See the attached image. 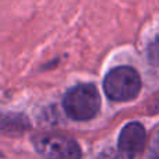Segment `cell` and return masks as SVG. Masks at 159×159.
<instances>
[{"label": "cell", "mask_w": 159, "mask_h": 159, "mask_svg": "<svg viewBox=\"0 0 159 159\" xmlns=\"http://www.w3.org/2000/svg\"><path fill=\"white\" fill-rule=\"evenodd\" d=\"M141 89V78L134 69L127 66L116 67L107 73L103 81V91L107 98L116 102L131 101Z\"/></svg>", "instance_id": "cell-2"}, {"label": "cell", "mask_w": 159, "mask_h": 159, "mask_svg": "<svg viewBox=\"0 0 159 159\" xmlns=\"http://www.w3.org/2000/svg\"><path fill=\"white\" fill-rule=\"evenodd\" d=\"M147 133L143 124L133 121L129 123L119 135V152L123 159H134L141 154L145 145Z\"/></svg>", "instance_id": "cell-4"}, {"label": "cell", "mask_w": 159, "mask_h": 159, "mask_svg": "<svg viewBox=\"0 0 159 159\" xmlns=\"http://www.w3.org/2000/svg\"><path fill=\"white\" fill-rule=\"evenodd\" d=\"M63 106L67 116L73 120H89L101 109V96L93 84H78L67 91Z\"/></svg>", "instance_id": "cell-1"}, {"label": "cell", "mask_w": 159, "mask_h": 159, "mask_svg": "<svg viewBox=\"0 0 159 159\" xmlns=\"http://www.w3.org/2000/svg\"><path fill=\"white\" fill-rule=\"evenodd\" d=\"M148 59L152 64L159 66V35L155 36V39L148 45Z\"/></svg>", "instance_id": "cell-5"}, {"label": "cell", "mask_w": 159, "mask_h": 159, "mask_svg": "<svg viewBox=\"0 0 159 159\" xmlns=\"http://www.w3.org/2000/svg\"><path fill=\"white\" fill-rule=\"evenodd\" d=\"M36 151L46 159H81V149L71 138L56 134L38 135L34 140Z\"/></svg>", "instance_id": "cell-3"}, {"label": "cell", "mask_w": 159, "mask_h": 159, "mask_svg": "<svg viewBox=\"0 0 159 159\" xmlns=\"http://www.w3.org/2000/svg\"><path fill=\"white\" fill-rule=\"evenodd\" d=\"M149 157L151 159H159V131L154 137V141L151 144V149H149Z\"/></svg>", "instance_id": "cell-6"}]
</instances>
